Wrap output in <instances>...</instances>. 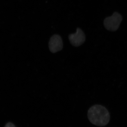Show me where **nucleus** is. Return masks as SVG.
Here are the masks:
<instances>
[{
  "instance_id": "nucleus-5",
  "label": "nucleus",
  "mask_w": 127,
  "mask_h": 127,
  "mask_svg": "<svg viewBox=\"0 0 127 127\" xmlns=\"http://www.w3.org/2000/svg\"><path fill=\"white\" fill-rule=\"evenodd\" d=\"M5 127H16L15 125L11 123H7V124L5 125Z\"/></svg>"
},
{
  "instance_id": "nucleus-1",
  "label": "nucleus",
  "mask_w": 127,
  "mask_h": 127,
  "mask_svg": "<svg viewBox=\"0 0 127 127\" xmlns=\"http://www.w3.org/2000/svg\"><path fill=\"white\" fill-rule=\"evenodd\" d=\"M87 115L90 122L98 127L106 126L110 121V115L108 110L100 104H95L90 107Z\"/></svg>"
},
{
  "instance_id": "nucleus-4",
  "label": "nucleus",
  "mask_w": 127,
  "mask_h": 127,
  "mask_svg": "<svg viewBox=\"0 0 127 127\" xmlns=\"http://www.w3.org/2000/svg\"><path fill=\"white\" fill-rule=\"evenodd\" d=\"M50 51L55 53L61 51L63 48V42L61 37L59 35H53L50 38L48 43Z\"/></svg>"
},
{
  "instance_id": "nucleus-2",
  "label": "nucleus",
  "mask_w": 127,
  "mask_h": 127,
  "mask_svg": "<svg viewBox=\"0 0 127 127\" xmlns=\"http://www.w3.org/2000/svg\"><path fill=\"white\" fill-rule=\"evenodd\" d=\"M122 16L117 12H115L111 16L104 20V25L106 29L111 31H116L118 29L122 21Z\"/></svg>"
},
{
  "instance_id": "nucleus-3",
  "label": "nucleus",
  "mask_w": 127,
  "mask_h": 127,
  "mask_svg": "<svg viewBox=\"0 0 127 127\" xmlns=\"http://www.w3.org/2000/svg\"><path fill=\"white\" fill-rule=\"evenodd\" d=\"M68 37L71 44L75 47L81 45L86 40L85 34L83 31L78 28L77 29L76 33L70 34Z\"/></svg>"
}]
</instances>
